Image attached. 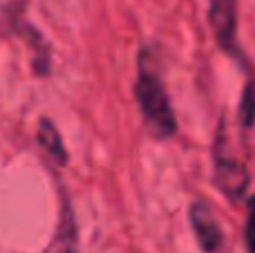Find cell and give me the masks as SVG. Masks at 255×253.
<instances>
[{
	"instance_id": "277c9868",
	"label": "cell",
	"mask_w": 255,
	"mask_h": 253,
	"mask_svg": "<svg viewBox=\"0 0 255 253\" xmlns=\"http://www.w3.org/2000/svg\"><path fill=\"white\" fill-rule=\"evenodd\" d=\"M190 224H193V231L199 240V247H202L206 253H215L222 247V229L217 224L215 215H213L211 206L204 204V202H195L190 206Z\"/></svg>"
},
{
	"instance_id": "8992f818",
	"label": "cell",
	"mask_w": 255,
	"mask_h": 253,
	"mask_svg": "<svg viewBox=\"0 0 255 253\" xmlns=\"http://www.w3.org/2000/svg\"><path fill=\"white\" fill-rule=\"evenodd\" d=\"M38 141H40V146L45 148V152H47V155L52 157L58 166L67 164V152H65V148H63L61 134H58L56 126H54L52 121L40 119V124H38Z\"/></svg>"
},
{
	"instance_id": "5b68a950",
	"label": "cell",
	"mask_w": 255,
	"mask_h": 253,
	"mask_svg": "<svg viewBox=\"0 0 255 253\" xmlns=\"http://www.w3.org/2000/svg\"><path fill=\"white\" fill-rule=\"evenodd\" d=\"M47 253H79V238H76V222L72 215L70 202H63V213L58 220L56 233L47 247Z\"/></svg>"
},
{
	"instance_id": "ba28073f",
	"label": "cell",
	"mask_w": 255,
	"mask_h": 253,
	"mask_svg": "<svg viewBox=\"0 0 255 253\" xmlns=\"http://www.w3.org/2000/svg\"><path fill=\"white\" fill-rule=\"evenodd\" d=\"M247 229H244V240H247L249 253H255V197H249L247 206Z\"/></svg>"
},
{
	"instance_id": "52a82bcc",
	"label": "cell",
	"mask_w": 255,
	"mask_h": 253,
	"mask_svg": "<svg viewBox=\"0 0 255 253\" xmlns=\"http://www.w3.org/2000/svg\"><path fill=\"white\" fill-rule=\"evenodd\" d=\"M240 124L247 130H251L255 124V79L244 85L242 101H240Z\"/></svg>"
},
{
	"instance_id": "7a4b0ae2",
	"label": "cell",
	"mask_w": 255,
	"mask_h": 253,
	"mask_svg": "<svg viewBox=\"0 0 255 253\" xmlns=\"http://www.w3.org/2000/svg\"><path fill=\"white\" fill-rule=\"evenodd\" d=\"M208 18H211L217 45L226 52H235V36H238V4H235V0H211Z\"/></svg>"
},
{
	"instance_id": "6da1fadb",
	"label": "cell",
	"mask_w": 255,
	"mask_h": 253,
	"mask_svg": "<svg viewBox=\"0 0 255 253\" xmlns=\"http://www.w3.org/2000/svg\"><path fill=\"white\" fill-rule=\"evenodd\" d=\"M134 92H136V101H139L141 112H143V119L150 126V130L161 139L172 137L177 130V119L170 108V99H168L161 79L148 70H141L139 76H136Z\"/></svg>"
},
{
	"instance_id": "3957f363",
	"label": "cell",
	"mask_w": 255,
	"mask_h": 253,
	"mask_svg": "<svg viewBox=\"0 0 255 253\" xmlns=\"http://www.w3.org/2000/svg\"><path fill=\"white\" fill-rule=\"evenodd\" d=\"M215 182H217V188L231 202H238L242 200L249 188V170L240 161L222 157V159L215 161Z\"/></svg>"
}]
</instances>
